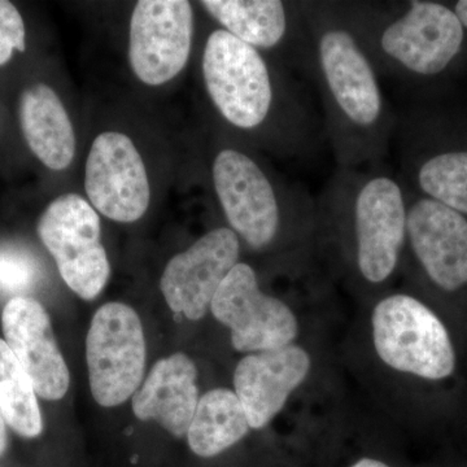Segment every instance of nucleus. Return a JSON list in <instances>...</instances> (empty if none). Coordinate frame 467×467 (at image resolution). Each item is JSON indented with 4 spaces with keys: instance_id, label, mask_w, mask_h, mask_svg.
Returning <instances> with one entry per match:
<instances>
[{
    "instance_id": "nucleus-3",
    "label": "nucleus",
    "mask_w": 467,
    "mask_h": 467,
    "mask_svg": "<svg viewBox=\"0 0 467 467\" xmlns=\"http://www.w3.org/2000/svg\"><path fill=\"white\" fill-rule=\"evenodd\" d=\"M88 382L95 401L119 407L138 391L147 348L140 316L122 303L104 304L92 317L86 339Z\"/></svg>"
},
{
    "instance_id": "nucleus-9",
    "label": "nucleus",
    "mask_w": 467,
    "mask_h": 467,
    "mask_svg": "<svg viewBox=\"0 0 467 467\" xmlns=\"http://www.w3.org/2000/svg\"><path fill=\"white\" fill-rule=\"evenodd\" d=\"M213 181L233 229L252 248L269 244L278 232V202L256 162L238 150H221L214 160Z\"/></svg>"
},
{
    "instance_id": "nucleus-11",
    "label": "nucleus",
    "mask_w": 467,
    "mask_h": 467,
    "mask_svg": "<svg viewBox=\"0 0 467 467\" xmlns=\"http://www.w3.org/2000/svg\"><path fill=\"white\" fill-rule=\"evenodd\" d=\"M463 26L454 12L431 2H413L407 14L384 30L382 48L418 75L442 72L459 54Z\"/></svg>"
},
{
    "instance_id": "nucleus-8",
    "label": "nucleus",
    "mask_w": 467,
    "mask_h": 467,
    "mask_svg": "<svg viewBox=\"0 0 467 467\" xmlns=\"http://www.w3.org/2000/svg\"><path fill=\"white\" fill-rule=\"evenodd\" d=\"M239 252L236 234L220 227L175 254L160 281L169 308L192 321L204 317L223 279L238 264Z\"/></svg>"
},
{
    "instance_id": "nucleus-5",
    "label": "nucleus",
    "mask_w": 467,
    "mask_h": 467,
    "mask_svg": "<svg viewBox=\"0 0 467 467\" xmlns=\"http://www.w3.org/2000/svg\"><path fill=\"white\" fill-rule=\"evenodd\" d=\"M211 310L232 331L239 352H264L290 346L297 321L284 301L260 291L256 275L247 264H236L218 288Z\"/></svg>"
},
{
    "instance_id": "nucleus-1",
    "label": "nucleus",
    "mask_w": 467,
    "mask_h": 467,
    "mask_svg": "<svg viewBox=\"0 0 467 467\" xmlns=\"http://www.w3.org/2000/svg\"><path fill=\"white\" fill-rule=\"evenodd\" d=\"M374 346L389 367L425 379H444L456 365L450 334L429 306L408 295L383 299L373 313Z\"/></svg>"
},
{
    "instance_id": "nucleus-13",
    "label": "nucleus",
    "mask_w": 467,
    "mask_h": 467,
    "mask_svg": "<svg viewBox=\"0 0 467 467\" xmlns=\"http://www.w3.org/2000/svg\"><path fill=\"white\" fill-rule=\"evenodd\" d=\"M407 232L430 278L454 291L467 284V221L447 205L423 199L407 214Z\"/></svg>"
},
{
    "instance_id": "nucleus-20",
    "label": "nucleus",
    "mask_w": 467,
    "mask_h": 467,
    "mask_svg": "<svg viewBox=\"0 0 467 467\" xmlns=\"http://www.w3.org/2000/svg\"><path fill=\"white\" fill-rule=\"evenodd\" d=\"M30 378L0 339V413L9 427L24 438L33 439L42 434L41 409Z\"/></svg>"
},
{
    "instance_id": "nucleus-2",
    "label": "nucleus",
    "mask_w": 467,
    "mask_h": 467,
    "mask_svg": "<svg viewBox=\"0 0 467 467\" xmlns=\"http://www.w3.org/2000/svg\"><path fill=\"white\" fill-rule=\"evenodd\" d=\"M36 232L67 287L84 300L95 299L109 282L110 265L99 214L90 202L77 193L58 196L43 212Z\"/></svg>"
},
{
    "instance_id": "nucleus-7",
    "label": "nucleus",
    "mask_w": 467,
    "mask_h": 467,
    "mask_svg": "<svg viewBox=\"0 0 467 467\" xmlns=\"http://www.w3.org/2000/svg\"><path fill=\"white\" fill-rule=\"evenodd\" d=\"M85 190L95 211L116 223L140 220L149 209L150 189L142 156L119 131L95 138L85 168Z\"/></svg>"
},
{
    "instance_id": "nucleus-22",
    "label": "nucleus",
    "mask_w": 467,
    "mask_h": 467,
    "mask_svg": "<svg viewBox=\"0 0 467 467\" xmlns=\"http://www.w3.org/2000/svg\"><path fill=\"white\" fill-rule=\"evenodd\" d=\"M39 275L32 254L20 248H0V294L23 296L38 284Z\"/></svg>"
},
{
    "instance_id": "nucleus-18",
    "label": "nucleus",
    "mask_w": 467,
    "mask_h": 467,
    "mask_svg": "<svg viewBox=\"0 0 467 467\" xmlns=\"http://www.w3.org/2000/svg\"><path fill=\"white\" fill-rule=\"evenodd\" d=\"M247 414L236 393L216 389L199 399L187 441L196 456L211 459L241 441L250 430Z\"/></svg>"
},
{
    "instance_id": "nucleus-4",
    "label": "nucleus",
    "mask_w": 467,
    "mask_h": 467,
    "mask_svg": "<svg viewBox=\"0 0 467 467\" xmlns=\"http://www.w3.org/2000/svg\"><path fill=\"white\" fill-rule=\"evenodd\" d=\"M202 75L209 97L227 121L252 129L265 119L272 106V84L256 48L218 29L205 43Z\"/></svg>"
},
{
    "instance_id": "nucleus-26",
    "label": "nucleus",
    "mask_w": 467,
    "mask_h": 467,
    "mask_svg": "<svg viewBox=\"0 0 467 467\" xmlns=\"http://www.w3.org/2000/svg\"><path fill=\"white\" fill-rule=\"evenodd\" d=\"M350 467H389L386 463L380 462V461L373 459L359 460L355 465Z\"/></svg>"
},
{
    "instance_id": "nucleus-12",
    "label": "nucleus",
    "mask_w": 467,
    "mask_h": 467,
    "mask_svg": "<svg viewBox=\"0 0 467 467\" xmlns=\"http://www.w3.org/2000/svg\"><path fill=\"white\" fill-rule=\"evenodd\" d=\"M355 220L359 272L371 284H380L395 269L407 232L398 183L379 177L365 184L356 201Z\"/></svg>"
},
{
    "instance_id": "nucleus-25",
    "label": "nucleus",
    "mask_w": 467,
    "mask_h": 467,
    "mask_svg": "<svg viewBox=\"0 0 467 467\" xmlns=\"http://www.w3.org/2000/svg\"><path fill=\"white\" fill-rule=\"evenodd\" d=\"M454 14L459 17L461 24L467 26V0H461V2L457 3Z\"/></svg>"
},
{
    "instance_id": "nucleus-10",
    "label": "nucleus",
    "mask_w": 467,
    "mask_h": 467,
    "mask_svg": "<svg viewBox=\"0 0 467 467\" xmlns=\"http://www.w3.org/2000/svg\"><path fill=\"white\" fill-rule=\"evenodd\" d=\"M5 343L30 378L36 393L57 401L69 389V368L58 349L50 316L32 297H12L2 315Z\"/></svg>"
},
{
    "instance_id": "nucleus-15",
    "label": "nucleus",
    "mask_w": 467,
    "mask_h": 467,
    "mask_svg": "<svg viewBox=\"0 0 467 467\" xmlns=\"http://www.w3.org/2000/svg\"><path fill=\"white\" fill-rule=\"evenodd\" d=\"M196 380L198 368L184 353L159 359L134 393L135 417L140 420H156L169 434L183 438L198 407Z\"/></svg>"
},
{
    "instance_id": "nucleus-23",
    "label": "nucleus",
    "mask_w": 467,
    "mask_h": 467,
    "mask_svg": "<svg viewBox=\"0 0 467 467\" xmlns=\"http://www.w3.org/2000/svg\"><path fill=\"white\" fill-rule=\"evenodd\" d=\"M26 24L18 9L7 0H0V67L5 66L14 51L26 50Z\"/></svg>"
},
{
    "instance_id": "nucleus-6",
    "label": "nucleus",
    "mask_w": 467,
    "mask_h": 467,
    "mask_svg": "<svg viewBox=\"0 0 467 467\" xmlns=\"http://www.w3.org/2000/svg\"><path fill=\"white\" fill-rule=\"evenodd\" d=\"M193 14L186 0H140L130 21L129 60L135 76L150 86L167 84L189 60Z\"/></svg>"
},
{
    "instance_id": "nucleus-17",
    "label": "nucleus",
    "mask_w": 467,
    "mask_h": 467,
    "mask_svg": "<svg viewBox=\"0 0 467 467\" xmlns=\"http://www.w3.org/2000/svg\"><path fill=\"white\" fill-rule=\"evenodd\" d=\"M18 117L27 146L45 167L60 171L72 164L75 130L54 88L45 84L26 88L20 97Z\"/></svg>"
},
{
    "instance_id": "nucleus-19",
    "label": "nucleus",
    "mask_w": 467,
    "mask_h": 467,
    "mask_svg": "<svg viewBox=\"0 0 467 467\" xmlns=\"http://www.w3.org/2000/svg\"><path fill=\"white\" fill-rule=\"evenodd\" d=\"M207 9L226 32L252 47H275L285 33V12L278 0H204Z\"/></svg>"
},
{
    "instance_id": "nucleus-16",
    "label": "nucleus",
    "mask_w": 467,
    "mask_h": 467,
    "mask_svg": "<svg viewBox=\"0 0 467 467\" xmlns=\"http://www.w3.org/2000/svg\"><path fill=\"white\" fill-rule=\"evenodd\" d=\"M319 57L335 100L350 121L359 126L374 124L382 109L380 91L353 36L344 30L326 33L319 43Z\"/></svg>"
},
{
    "instance_id": "nucleus-14",
    "label": "nucleus",
    "mask_w": 467,
    "mask_h": 467,
    "mask_svg": "<svg viewBox=\"0 0 467 467\" xmlns=\"http://www.w3.org/2000/svg\"><path fill=\"white\" fill-rule=\"evenodd\" d=\"M309 368L308 353L292 344L254 353L239 362L234 386L252 429L269 425L291 392L308 376Z\"/></svg>"
},
{
    "instance_id": "nucleus-24",
    "label": "nucleus",
    "mask_w": 467,
    "mask_h": 467,
    "mask_svg": "<svg viewBox=\"0 0 467 467\" xmlns=\"http://www.w3.org/2000/svg\"><path fill=\"white\" fill-rule=\"evenodd\" d=\"M8 438H7V429H5V420L3 418L2 413H0V456L5 454V450H7Z\"/></svg>"
},
{
    "instance_id": "nucleus-21",
    "label": "nucleus",
    "mask_w": 467,
    "mask_h": 467,
    "mask_svg": "<svg viewBox=\"0 0 467 467\" xmlns=\"http://www.w3.org/2000/svg\"><path fill=\"white\" fill-rule=\"evenodd\" d=\"M420 186L434 201L467 213V152H448L430 159L418 175Z\"/></svg>"
}]
</instances>
